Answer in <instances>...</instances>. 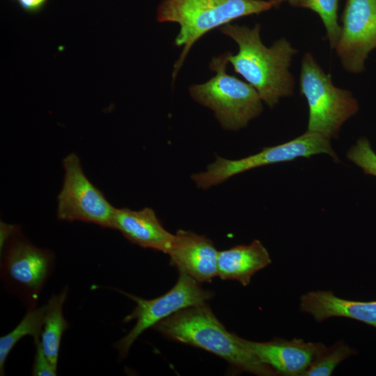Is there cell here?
<instances>
[{
	"mask_svg": "<svg viewBox=\"0 0 376 376\" xmlns=\"http://www.w3.org/2000/svg\"><path fill=\"white\" fill-rule=\"evenodd\" d=\"M36 353L31 375L34 376H55L57 375V368L50 363L45 355L40 345V337L33 338Z\"/></svg>",
	"mask_w": 376,
	"mask_h": 376,
	"instance_id": "21",
	"label": "cell"
},
{
	"mask_svg": "<svg viewBox=\"0 0 376 376\" xmlns=\"http://www.w3.org/2000/svg\"><path fill=\"white\" fill-rule=\"evenodd\" d=\"M272 7L270 0H164L157 8V19L180 25L175 45L183 47L174 65L173 80L191 47L207 32Z\"/></svg>",
	"mask_w": 376,
	"mask_h": 376,
	"instance_id": "3",
	"label": "cell"
},
{
	"mask_svg": "<svg viewBox=\"0 0 376 376\" xmlns=\"http://www.w3.org/2000/svg\"><path fill=\"white\" fill-rule=\"evenodd\" d=\"M341 22L335 49L345 70L360 73L376 49V0H347Z\"/></svg>",
	"mask_w": 376,
	"mask_h": 376,
	"instance_id": "10",
	"label": "cell"
},
{
	"mask_svg": "<svg viewBox=\"0 0 376 376\" xmlns=\"http://www.w3.org/2000/svg\"><path fill=\"white\" fill-rule=\"evenodd\" d=\"M272 3L274 7L277 6L283 2H288L293 6H299L301 7L304 0H270Z\"/></svg>",
	"mask_w": 376,
	"mask_h": 376,
	"instance_id": "23",
	"label": "cell"
},
{
	"mask_svg": "<svg viewBox=\"0 0 376 376\" xmlns=\"http://www.w3.org/2000/svg\"><path fill=\"white\" fill-rule=\"evenodd\" d=\"M219 251L210 239L194 232L179 230L168 255L171 265L199 283L217 276Z\"/></svg>",
	"mask_w": 376,
	"mask_h": 376,
	"instance_id": "12",
	"label": "cell"
},
{
	"mask_svg": "<svg viewBox=\"0 0 376 376\" xmlns=\"http://www.w3.org/2000/svg\"><path fill=\"white\" fill-rule=\"evenodd\" d=\"M152 328L169 339L212 353L237 370L260 376L278 375L245 347L240 336L226 329L206 303L182 309Z\"/></svg>",
	"mask_w": 376,
	"mask_h": 376,
	"instance_id": "2",
	"label": "cell"
},
{
	"mask_svg": "<svg viewBox=\"0 0 376 376\" xmlns=\"http://www.w3.org/2000/svg\"><path fill=\"white\" fill-rule=\"evenodd\" d=\"M112 229L120 231L133 244L166 254L175 237V234L164 228L155 212L148 207L139 210L116 207Z\"/></svg>",
	"mask_w": 376,
	"mask_h": 376,
	"instance_id": "13",
	"label": "cell"
},
{
	"mask_svg": "<svg viewBox=\"0 0 376 376\" xmlns=\"http://www.w3.org/2000/svg\"><path fill=\"white\" fill-rule=\"evenodd\" d=\"M120 292L136 304L123 322L136 320V323L127 335L114 345L120 358L127 355L134 341L146 329L182 309L205 304L214 296L213 291L203 289L199 282L182 272H179L174 286L158 297L145 299L123 291Z\"/></svg>",
	"mask_w": 376,
	"mask_h": 376,
	"instance_id": "8",
	"label": "cell"
},
{
	"mask_svg": "<svg viewBox=\"0 0 376 376\" xmlns=\"http://www.w3.org/2000/svg\"><path fill=\"white\" fill-rule=\"evenodd\" d=\"M1 279L8 290L27 309L37 306L42 288L55 264L52 251L39 248L25 238L19 229L1 225Z\"/></svg>",
	"mask_w": 376,
	"mask_h": 376,
	"instance_id": "4",
	"label": "cell"
},
{
	"mask_svg": "<svg viewBox=\"0 0 376 376\" xmlns=\"http://www.w3.org/2000/svg\"><path fill=\"white\" fill-rule=\"evenodd\" d=\"M245 347L263 363L278 375L303 376L318 352L324 346L321 343L303 339L275 338L267 342H256L240 337Z\"/></svg>",
	"mask_w": 376,
	"mask_h": 376,
	"instance_id": "11",
	"label": "cell"
},
{
	"mask_svg": "<svg viewBox=\"0 0 376 376\" xmlns=\"http://www.w3.org/2000/svg\"><path fill=\"white\" fill-rule=\"evenodd\" d=\"M327 154L334 162L339 159L330 144V139L318 133L306 131L288 142L263 148L260 152L238 159H228L217 155L205 171L194 173L191 178L200 189H209L230 178L253 169L269 164L293 161L299 157L308 158Z\"/></svg>",
	"mask_w": 376,
	"mask_h": 376,
	"instance_id": "7",
	"label": "cell"
},
{
	"mask_svg": "<svg viewBox=\"0 0 376 376\" xmlns=\"http://www.w3.org/2000/svg\"><path fill=\"white\" fill-rule=\"evenodd\" d=\"M356 354L357 350L343 340L329 347L324 345L315 355L303 376H329L339 363Z\"/></svg>",
	"mask_w": 376,
	"mask_h": 376,
	"instance_id": "18",
	"label": "cell"
},
{
	"mask_svg": "<svg viewBox=\"0 0 376 376\" xmlns=\"http://www.w3.org/2000/svg\"><path fill=\"white\" fill-rule=\"evenodd\" d=\"M300 311L321 322L335 317L355 320L376 329V300H350L332 291L315 290L300 297Z\"/></svg>",
	"mask_w": 376,
	"mask_h": 376,
	"instance_id": "14",
	"label": "cell"
},
{
	"mask_svg": "<svg viewBox=\"0 0 376 376\" xmlns=\"http://www.w3.org/2000/svg\"><path fill=\"white\" fill-rule=\"evenodd\" d=\"M347 157L366 174L376 177V153L368 139L359 138L347 151Z\"/></svg>",
	"mask_w": 376,
	"mask_h": 376,
	"instance_id": "20",
	"label": "cell"
},
{
	"mask_svg": "<svg viewBox=\"0 0 376 376\" xmlns=\"http://www.w3.org/2000/svg\"><path fill=\"white\" fill-rule=\"evenodd\" d=\"M299 91L308 106L306 131L329 139L336 138L345 122L359 111L357 100L352 93L336 87L330 75L308 52L301 60Z\"/></svg>",
	"mask_w": 376,
	"mask_h": 376,
	"instance_id": "6",
	"label": "cell"
},
{
	"mask_svg": "<svg viewBox=\"0 0 376 376\" xmlns=\"http://www.w3.org/2000/svg\"><path fill=\"white\" fill-rule=\"evenodd\" d=\"M228 52L214 57L210 68L214 77L189 88L192 98L212 109L222 127L238 130L263 111L262 100L248 82L226 73Z\"/></svg>",
	"mask_w": 376,
	"mask_h": 376,
	"instance_id": "5",
	"label": "cell"
},
{
	"mask_svg": "<svg viewBox=\"0 0 376 376\" xmlns=\"http://www.w3.org/2000/svg\"><path fill=\"white\" fill-rule=\"evenodd\" d=\"M68 290L65 288L54 294L47 301L46 312L40 336L41 348L50 363L57 368L60 345L63 334L70 327L63 314V306Z\"/></svg>",
	"mask_w": 376,
	"mask_h": 376,
	"instance_id": "16",
	"label": "cell"
},
{
	"mask_svg": "<svg viewBox=\"0 0 376 376\" xmlns=\"http://www.w3.org/2000/svg\"><path fill=\"white\" fill-rule=\"evenodd\" d=\"M260 31V24L252 29L231 24L220 28L238 45L235 55L228 54L235 72L242 75L257 91L262 101L272 108L281 98L293 94L295 81L289 68L297 51L283 38L270 47L265 46Z\"/></svg>",
	"mask_w": 376,
	"mask_h": 376,
	"instance_id": "1",
	"label": "cell"
},
{
	"mask_svg": "<svg viewBox=\"0 0 376 376\" xmlns=\"http://www.w3.org/2000/svg\"><path fill=\"white\" fill-rule=\"evenodd\" d=\"M13 1H17V0H13Z\"/></svg>",
	"mask_w": 376,
	"mask_h": 376,
	"instance_id": "24",
	"label": "cell"
},
{
	"mask_svg": "<svg viewBox=\"0 0 376 376\" xmlns=\"http://www.w3.org/2000/svg\"><path fill=\"white\" fill-rule=\"evenodd\" d=\"M339 0H304L301 7L310 9L320 17L331 49H335L340 33L338 22Z\"/></svg>",
	"mask_w": 376,
	"mask_h": 376,
	"instance_id": "19",
	"label": "cell"
},
{
	"mask_svg": "<svg viewBox=\"0 0 376 376\" xmlns=\"http://www.w3.org/2000/svg\"><path fill=\"white\" fill-rule=\"evenodd\" d=\"M272 263L269 253L258 240L247 245H237L219 251L217 276L248 285L251 277Z\"/></svg>",
	"mask_w": 376,
	"mask_h": 376,
	"instance_id": "15",
	"label": "cell"
},
{
	"mask_svg": "<svg viewBox=\"0 0 376 376\" xmlns=\"http://www.w3.org/2000/svg\"><path fill=\"white\" fill-rule=\"evenodd\" d=\"M64 177L57 197V217L79 221L112 229L114 207L85 175L77 154L63 160Z\"/></svg>",
	"mask_w": 376,
	"mask_h": 376,
	"instance_id": "9",
	"label": "cell"
},
{
	"mask_svg": "<svg viewBox=\"0 0 376 376\" xmlns=\"http://www.w3.org/2000/svg\"><path fill=\"white\" fill-rule=\"evenodd\" d=\"M46 305L27 309L19 323L9 333L0 338V373L4 375L7 357L17 343L24 336L40 337L42 331Z\"/></svg>",
	"mask_w": 376,
	"mask_h": 376,
	"instance_id": "17",
	"label": "cell"
},
{
	"mask_svg": "<svg viewBox=\"0 0 376 376\" xmlns=\"http://www.w3.org/2000/svg\"><path fill=\"white\" fill-rule=\"evenodd\" d=\"M49 0H17L19 7L28 14H37L47 6Z\"/></svg>",
	"mask_w": 376,
	"mask_h": 376,
	"instance_id": "22",
	"label": "cell"
}]
</instances>
